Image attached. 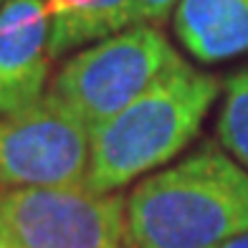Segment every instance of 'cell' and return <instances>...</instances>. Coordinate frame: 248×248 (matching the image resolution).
I'll use <instances>...</instances> for the list:
<instances>
[{
  "label": "cell",
  "instance_id": "cell-13",
  "mask_svg": "<svg viewBox=\"0 0 248 248\" xmlns=\"http://www.w3.org/2000/svg\"><path fill=\"white\" fill-rule=\"evenodd\" d=\"M3 3H5V0H0V5H3Z\"/></svg>",
  "mask_w": 248,
  "mask_h": 248
},
{
  "label": "cell",
  "instance_id": "cell-10",
  "mask_svg": "<svg viewBox=\"0 0 248 248\" xmlns=\"http://www.w3.org/2000/svg\"><path fill=\"white\" fill-rule=\"evenodd\" d=\"M180 0H134V26H160Z\"/></svg>",
  "mask_w": 248,
  "mask_h": 248
},
{
  "label": "cell",
  "instance_id": "cell-4",
  "mask_svg": "<svg viewBox=\"0 0 248 248\" xmlns=\"http://www.w3.org/2000/svg\"><path fill=\"white\" fill-rule=\"evenodd\" d=\"M0 228L18 248H124L127 200L84 185L5 190Z\"/></svg>",
  "mask_w": 248,
  "mask_h": 248
},
{
  "label": "cell",
  "instance_id": "cell-2",
  "mask_svg": "<svg viewBox=\"0 0 248 248\" xmlns=\"http://www.w3.org/2000/svg\"><path fill=\"white\" fill-rule=\"evenodd\" d=\"M220 81L187 61L162 76L119 114L89 132L84 187L114 193L134 177L170 162L198 137Z\"/></svg>",
  "mask_w": 248,
  "mask_h": 248
},
{
  "label": "cell",
  "instance_id": "cell-14",
  "mask_svg": "<svg viewBox=\"0 0 248 248\" xmlns=\"http://www.w3.org/2000/svg\"><path fill=\"white\" fill-rule=\"evenodd\" d=\"M124 248H127V246H124Z\"/></svg>",
  "mask_w": 248,
  "mask_h": 248
},
{
  "label": "cell",
  "instance_id": "cell-8",
  "mask_svg": "<svg viewBox=\"0 0 248 248\" xmlns=\"http://www.w3.org/2000/svg\"><path fill=\"white\" fill-rule=\"evenodd\" d=\"M48 10V48L63 56L134 26V0H43Z\"/></svg>",
  "mask_w": 248,
  "mask_h": 248
},
{
  "label": "cell",
  "instance_id": "cell-12",
  "mask_svg": "<svg viewBox=\"0 0 248 248\" xmlns=\"http://www.w3.org/2000/svg\"><path fill=\"white\" fill-rule=\"evenodd\" d=\"M0 248H18V246L13 243V238H10L3 228H0Z\"/></svg>",
  "mask_w": 248,
  "mask_h": 248
},
{
  "label": "cell",
  "instance_id": "cell-3",
  "mask_svg": "<svg viewBox=\"0 0 248 248\" xmlns=\"http://www.w3.org/2000/svg\"><path fill=\"white\" fill-rule=\"evenodd\" d=\"M183 61L155 26H132L66 61L51 96L92 132Z\"/></svg>",
  "mask_w": 248,
  "mask_h": 248
},
{
  "label": "cell",
  "instance_id": "cell-1",
  "mask_svg": "<svg viewBox=\"0 0 248 248\" xmlns=\"http://www.w3.org/2000/svg\"><path fill=\"white\" fill-rule=\"evenodd\" d=\"M248 231V170L202 144L127 198V248H218Z\"/></svg>",
  "mask_w": 248,
  "mask_h": 248
},
{
  "label": "cell",
  "instance_id": "cell-11",
  "mask_svg": "<svg viewBox=\"0 0 248 248\" xmlns=\"http://www.w3.org/2000/svg\"><path fill=\"white\" fill-rule=\"evenodd\" d=\"M218 248H248V231H246V233H238V235H235V238H231V241L220 243Z\"/></svg>",
  "mask_w": 248,
  "mask_h": 248
},
{
  "label": "cell",
  "instance_id": "cell-5",
  "mask_svg": "<svg viewBox=\"0 0 248 248\" xmlns=\"http://www.w3.org/2000/svg\"><path fill=\"white\" fill-rule=\"evenodd\" d=\"M89 129L51 94L0 114V193L84 185Z\"/></svg>",
  "mask_w": 248,
  "mask_h": 248
},
{
  "label": "cell",
  "instance_id": "cell-9",
  "mask_svg": "<svg viewBox=\"0 0 248 248\" xmlns=\"http://www.w3.org/2000/svg\"><path fill=\"white\" fill-rule=\"evenodd\" d=\"M216 129L220 144L248 170V66L225 81V101Z\"/></svg>",
  "mask_w": 248,
  "mask_h": 248
},
{
  "label": "cell",
  "instance_id": "cell-6",
  "mask_svg": "<svg viewBox=\"0 0 248 248\" xmlns=\"http://www.w3.org/2000/svg\"><path fill=\"white\" fill-rule=\"evenodd\" d=\"M51 59L46 3L5 0L0 5V114L43 99Z\"/></svg>",
  "mask_w": 248,
  "mask_h": 248
},
{
  "label": "cell",
  "instance_id": "cell-7",
  "mask_svg": "<svg viewBox=\"0 0 248 248\" xmlns=\"http://www.w3.org/2000/svg\"><path fill=\"white\" fill-rule=\"evenodd\" d=\"M175 33L202 63L241 56L248 51V0H180Z\"/></svg>",
  "mask_w": 248,
  "mask_h": 248
}]
</instances>
